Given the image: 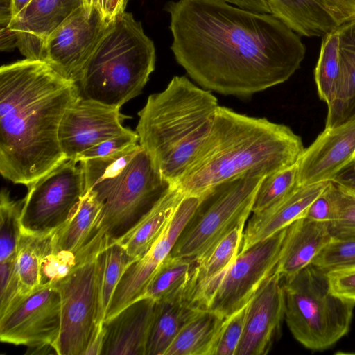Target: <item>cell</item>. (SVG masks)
<instances>
[{"instance_id":"20","label":"cell","mask_w":355,"mask_h":355,"mask_svg":"<svg viewBox=\"0 0 355 355\" xmlns=\"http://www.w3.org/2000/svg\"><path fill=\"white\" fill-rule=\"evenodd\" d=\"M157 302L142 297L103 323L101 355H145Z\"/></svg>"},{"instance_id":"40","label":"cell","mask_w":355,"mask_h":355,"mask_svg":"<svg viewBox=\"0 0 355 355\" xmlns=\"http://www.w3.org/2000/svg\"><path fill=\"white\" fill-rule=\"evenodd\" d=\"M248 304L225 320L212 355H235L244 328Z\"/></svg>"},{"instance_id":"46","label":"cell","mask_w":355,"mask_h":355,"mask_svg":"<svg viewBox=\"0 0 355 355\" xmlns=\"http://www.w3.org/2000/svg\"><path fill=\"white\" fill-rule=\"evenodd\" d=\"M331 181L355 195V167L354 163L338 173Z\"/></svg>"},{"instance_id":"19","label":"cell","mask_w":355,"mask_h":355,"mask_svg":"<svg viewBox=\"0 0 355 355\" xmlns=\"http://www.w3.org/2000/svg\"><path fill=\"white\" fill-rule=\"evenodd\" d=\"M329 182L309 185L298 184L273 205L259 212L252 213L243 231L240 252L304 217L309 207Z\"/></svg>"},{"instance_id":"48","label":"cell","mask_w":355,"mask_h":355,"mask_svg":"<svg viewBox=\"0 0 355 355\" xmlns=\"http://www.w3.org/2000/svg\"><path fill=\"white\" fill-rule=\"evenodd\" d=\"M103 323L98 327L83 355H101L105 334Z\"/></svg>"},{"instance_id":"47","label":"cell","mask_w":355,"mask_h":355,"mask_svg":"<svg viewBox=\"0 0 355 355\" xmlns=\"http://www.w3.org/2000/svg\"><path fill=\"white\" fill-rule=\"evenodd\" d=\"M241 8L261 13H270L268 0H224Z\"/></svg>"},{"instance_id":"17","label":"cell","mask_w":355,"mask_h":355,"mask_svg":"<svg viewBox=\"0 0 355 355\" xmlns=\"http://www.w3.org/2000/svg\"><path fill=\"white\" fill-rule=\"evenodd\" d=\"M355 161V119L324 128L297 162L298 184L331 181Z\"/></svg>"},{"instance_id":"2","label":"cell","mask_w":355,"mask_h":355,"mask_svg":"<svg viewBox=\"0 0 355 355\" xmlns=\"http://www.w3.org/2000/svg\"><path fill=\"white\" fill-rule=\"evenodd\" d=\"M77 83L46 62L25 58L0 68V173L28 186L67 159L59 141Z\"/></svg>"},{"instance_id":"38","label":"cell","mask_w":355,"mask_h":355,"mask_svg":"<svg viewBox=\"0 0 355 355\" xmlns=\"http://www.w3.org/2000/svg\"><path fill=\"white\" fill-rule=\"evenodd\" d=\"M26 296L21 290L16 272L15 255L0 262V318L10 313Z\"/></svg>"},{"instance_id":"9","label":"cell","mask_w":355,"mask_h":355,"mask_svg":"<svg viewBox=\"0 0 355 355\" xmlns=\"http://www.w3.org/2000/svg\"><path fill=\"white\" fill-rule=\"evenodd\" d=\"M27 187L21 227L36 233L53 232L68 219L85 193L80 162L67 159Z\"/></svg>"},{"instance_id":"32","label":"cell","mask_w":355,"mask_h":355,"mask_svg":"<svg viewBox=\"0 0 355 355\" xmlns=\"http://www.w3.org/2000/svg\"><path fill=\"white\" fill-rule=\"evenodd\" d=\"M196 263L169 255L159 266L149 281L143 297L156 302L182 298Z\"/></svg>"},{"instance_id":"22","label":"cell","mask_w":355,"mask_h":355,"mask_svg":"<svg viewBox=\"0 0 355 355\" xmlns=\"http://www.w3.org/2000/svg\"><path fill=\"white\" fill-rule=\"evenodd\" d=\"M329 224L300 218L287 227L275 268L282 278L295 275L308 266L331 242Z\"/></svg>"},{"instance_id":"26","label":"cell","mask_w":355,"mask_h":355,"mask_svg":"<svg viewBox=\"0 0 355 355\" xmlns=\"http://www.w3.org/2000/svg\"><path fill=\"white\" fill-rule=\"evenodd\" d=\"M102 207L93 192H85L68 219L53 232L51 250L76 251L91 241L101 230Z\"/></svg>"},{"instance_id":"42","label":"cell","mask_w":355,"mask_h":355,"mask_svg":"<svg viewBox=\"0 0 355 355\" xmlns=\"http://www.w3.org/2000/svg\"><path fill=\"white\" fill-rule=\"evenodd\" d=\"M137 144H139V136L135 130L130 129L123 135L103 141L85 150L76 157V160L80 162L83 159L109 155Z\"/></svg>"},{"instance_id":"12","label":"cell","mask_w":355,"mask_h":355,"mask_svg":"<svg viewBox=\"0 0 355 355\" xmlns=\"http://www.w3.org/2000/svg\"><path fill=\"white\" fill-rule=\"evenodd\" d=\"M60 325V295L52 286H41L0 318V340L26 346L28 354H49L55 352Z\"/></svg>"},{"instance_id":"14","label":"cell","mask_w":355,"mask_h":355,"mask_svg":"<svg viewBox=\"0 0 355 355\" xmlns=\"http://www.w3.org/2000/svg\"><path fill=\"white\" fill-rule=\"evenodd\" d=\"M200 199L199 196L184 195L157 240L146 254L125 270L114 293L105 321L144 297L149 281L171 254Z\"/></svg>"},{"instance_id":"37","label":"cell","mask_w":355,"mask_h":355,"mask_svg":"<svg viewBox=\"0 0 355 355\" xmlns=\"http://www.w3.org/2000/svg\"><path fill=\"white\" fill-rule=\"evenodd\" d=\"M312 265L324 272L355 266V237L333 238L315 257Z\"/></svg>"},{"instance_id":"43","label":"cell","mask_w":355,"mask_h":355,"mask_svg":"<svg viewBox=\"0 0 355 355\" xmlns=\"http://www.w3.org/2000/svg\"><path fill=\"white\" fill-rule=\"evenodd\" d=\"M326 275L334 295L355 303V266L331 270Z\"/></svg>"},{"instance_id":"44","label":"cell","mask_w":355,"mask_h":355,"mask_svg":"<svg viewBox=\"0 0 355 355\" xmlns=\"http://www.w3.org/2000/svg\"><path fill=\"white\" fill-rule=\"evenodd\" d=\"M340 25L355 20V0H322Z\"/></svg>"},{"instance_id":"23","label":"cell","mask_w":355,"mask_h":355,"mask_svg":"<svg viewBox=\"0 0 355 355\" xmlns=\"http://www.w3.org/2000/svg\"><path fill=\"white\" fill-rule=\"evenodd\" d=\"M341 74L332 101L327 105L325 128L355 119V20L338 28Z\"/></svg>"},{"instance_id":"1","label":"cell","mask_w":355,"mask_h":355,"mask_svg":"<svg viewBox=\"0 0 355 355\" xmlns=\"http://www.w3.org/2000/svg\"><path fill=\"white\" fill-rule=\"evenodd\" d=\"M164 9L175 60L211 92L250 97L286 81L304 58L300 35L270 13L224 0L170 1Z\"/></svg>"},{"instance_id":"6","label":"cell","mask_w":355,"mask_h":355,"mask_svg":"<svg viewBox=\"0 0 355 355\" xmlns=\"http://www.w3.org/2000/svg\"><path fill=\"white\" fill-rule=\"evenodd\" d=\"M282 285L284 320L304 347L323 351L347 334L355 303L330 291L326 272L311 264L282 278Z\"/></svg>"},{"instance_id":"16","label":"cell","mask_w":355,"mask_h":355,"mask_svg":"<svg viewBox=\"0 0 355 355\" xmlns=\"http://www.w3.org/2000/svg\"><path fill=\"white\" fill-rule=\"evenodd\" d=\"M284 319L282 277L275 270L248 302L235 355H265L279 338Z\"/></svg>"},{"instance_id":"3","label":"cell","mask_w":355,"mask_h":355,"mask_svg":"<svg viewBox=\"0 0 355 355\" xmlns=\"http://www.w3.org/2000/svg\"><path fill=\"white\" fill-rule=\"evenodd\" d=\"M304 150L289 127L219 105L207 139L178 187L184 195L201 196L223 182L295 164Z\"/></svg>"},{"instance_id":"24","label":"cell","mask_w":355,"mask_h":355,"mask_svg":"<svg viewBox=\"0 0 355 355\" xmlns=\"http://www.w3.org/2000/svg\"><path fill=\"white\" fill-rule=\"evenodd\" d=\"M184 196L178 186L172 185L146 214L114 242L130 257L139 259L159 237Z\"/></svg>"},{"instance_id":"50","label":"cell","mask_w":355,"mask_h":355,"mask_svg":"<svg viewBox=\"0 0 355 355\" xmlns=\"http://www.w3.org/2000/svg\"><path fill=\"white\" fill-rule=\"evenodd\" d=\"M0 23L1 27H6L12 19L11 0H1Z\"/></svg>"},{"instance_id":"51","label":"cell","mask_w":355,"mask_h":355,"mask_svg":"<svg viewBox=\"0 0 355 355\" xmlns=\"http://www.w3.org/2000/svg\"><path fill=\"white\" fill-rule=\"evenodd\" d=\"M30 1L31 0H11L12 19L15 17Z\"/></svg>"},{"instance_id":"36","label":"cell","mask_w":355,"mask_h":355,"mask_svg":"<svg viewBox=\"0 0 355 355\" xmlns=\"http://www.w3.org/2000/svg\"><path fill=\"white\" fill-rule=\"evenodd\" d=\"M297 185V163L265 176L257 190L252 213L273 205Z\"/></svg>"},{"instance_id":"25","label":"cell","mask_w":355,"mask_h":355,"mask_svg":"<svg viewBox=\"0 0 355 355\" xmlns=\"http://www.w3.org/2000/svg\"><path fill=\"white\" fill-rule=\"evenodd\" d=\"M270 14L301 36L323 37L340 25L322 0H268Z\"/></svg>"},{"instance_id":"49","label":"cell","mask_w":355,"mask_h":355,"mask_svg":"<svg viewBox=\"0 0 355 355\" xmlns=\"http://www.w3.org/2000/svg\"><path fill=\"white\" fill-rule=\"evenodd\" d=\"M0 49L2 51H12L17 47V38L15 33L8 27H1Z\"/></svg>"},{"instance_id":"21","label":"cell","mask_w":355,"mask_h":355,"mask_svg":"<svg viewBox=\"0 0 355 355\" xmlns=\"http://www.w3.org/2000/svg\"><path fill=\"white\" fill-rule=\"evenodd\" d=\"M245 225L236 226L205 259L195 264L183 295L187 304L205 309L220 277L241 251Z\"/></svg>"},{"instance_id":"53","label":"cell","mask_w":355,"mask_h":355,"mask_svg":"<svg viewBox=\"0 0 355 355\" xmlns=\"http://www.w3.org/2000/svg\"><path fill=\"white\" fill-rule=\"evenodd\" d=\"M354 167H355V161H354Z\"/></svg>"},{"instance_id":"35","label":"cell","mask_w":355,"mask_h":355,"mask_svg":"<svg viewBox=\"0 0 355 355\" xmlns=\"http://www.w3.org/2000/svg\"><path fill=\"white\" fill-rule=\"evenodd\" d=\"M23 203V199H12L9 191L2 188L0 194V262L12 258L15 254Z\"/></svg>"},{"instance_id":"30","label":"cell","mask_w":355,"mask_h":355,"mask_svg":"<svg viewBox=\"0 0 355 355\" xmlns=\"http://www.w3.org/2000/svg\"><path fill=\"white\" fill-rule=\"evenodd\" d=\"M112 241L106 231L101 228L96 235L76 251L50 250L41 268V286H51L76 269L96 259Z\"/></svg>"},{"instance_id":"10","label":"cell","mask_w":355,"mask_h":355,"mask_svg":"<svg viewBox=\"0 0 355 355\" xmlns=\"http://www.w3.org/2000/svg\"><path fill=\"white\" fill-rule=\"evenodd\" d=\"M98 258L51 285L61 303L60 332L54 347L58 355H83L101 324L97 322Z\"/></svg>"},{"instance_id":"33","label":"cell","mask_w":355,"mask_h":355,"mask_svg":"<svg viewBox=\"0 0 355 355\" xmlns=\"http://www.w3.org/2000/svg\"><path fill=\"white\" fill-rule=\"evenodd\" d=\"M97 322H104L116 288L128 266L136 259L116 243L98 256Z\"/></svg>"},{"instance_id":"13","label":"cell","mask_w":355,"mask_h":355,"mask_svg":"<svg viewBox=\"0 0 355 355\" xmlns=\"http://www.w3.org/2000/svg\"><path fill=\"white\" fill-rule=\"evenodd\" d=\"M110 25L103 21L97 9L89 16L80 7L46 38L41 60L66 79L78 84Z\"/></svg>"},{"instance_id":"4","label":"cell","mask_w":355,"mask_h":355,"mask_svg":"<svg viewBox=\"0 0 355 355\" xmlns=\"http://www.w3.org/2000/svg\"><path fill=\"white\" fill-rule=\"evenodd\" d=\"M218 107L211 91L176 76L138 112L139 143L171 185L178 186L195 159Z\"/></svg>"},{"instance_id":"34","label":"cell","mask_w":355,"mask_h":355,"mask_svg":"<svg viewBox=\"0 0 355 355\" xmlns=\"http://www.w3.org/2000/svg\"><path fill=\"white\" fill-rule=\"evenodd\" d=\"M341 74L338 28L322 37L318 60L314 70L318 94L329 105L333 100Z\"/></svg>"},{"instance_id":"15","label":"cell","mask_w":355,"mask_h":355,"mask_svg":"<svg viewBox=\"0 0 355 355\" xmlns=\"http://www.w3.org/2000/svg\"><path fill=\"white\" fill-rule=\"evenodd\" d=\"M129 118L120 108L80 96L66 110L59 129V141L67 159H75L85 150L130 129L123 125Z\"/></svg>"},{"instance_id":"7","label":"cell","mask_w":355,"mask_h":355,"mask_svg":"<svg viewBox=\"0 0 355 355\" xmlns=\"http://www.w3.org/2000/svg\"><path fill=\"white\" fill-rule=\"evenodd\" d=\"M264 177L245 175L207 191L169 255L187 258L196 263L205 259L233 229L246 223Z\"/></svg>"},{"instance_id":"41","label":"cell","mask_w":355,"mask_h":355,"mask_svg":"<svg viewBox=\"0 0 355 355\" xmlns=\"http://www.w3.org/2000/svg\"><path fill=\"white\" fill-rule=\"evenodd\" d=\"M337 215L336 186L334 182L330 181L324 191L309 207L304 217L330 225L336 220Z\"/></svg>"},{"instance_id":"8","label":"cell","mask_w":355,"mask_h":355,"mask_svg":"<svg viewBox=\"0 0 355 355\" xmlns=\"http://www.w3.org/2000/svg\"><path fill=\"white\" fill-rule=\"evenodd\" d=\"M171 186L141 146L105 198L99 228L106 231L113 243L146 214Z\"/></svg>"},{"instance_id":"29","label":"cell","mask_w":355,"mask_h":355,"mask_svg":"<svg viewBox=\"0 0 355 355\" xmlns=\"http://www.w3.org/2000/svg\"><path fill=\"white\" fill-rule=\"evenodd\" d=\"M53 232L36 233L20 228L15 260L20 286L26 295L41 286L42 265L51 249Z\"/></svg>"},{"instance_id":"27","label":"cell","mask_w":355,"mask_h":355,"mask_svg":"<svg viewBox=\"0 0 355 355\" xmlns=\"http://www.w3.org/2000/svg\"><path fill=\"white\" fill-rule=\"evenodd\" d=\"M205 309H197L182 327L164 355H212L225 320Z\"/></svg>"},{"instance_id":"31","label":"cell","mask_w":355,"mask_h":355,"mask_svg":"<svg viewBox=\"0 0 355 355\" xmlns=\"http://www.w3.org/2000/svg\"><path fill=\"white\" fill-rule=\"evenodd\" d=\"M196 309L182 298L157 302L145 355H164L183 324Z\"/></svg>"},{"instance_id":"45","label":"cell","mask_w":355,"mask_h":355,"mask_svg":"<svg viewBox=\"0 0 355 355\" xmlns=\"http://www.w3.org/2000/svg\"><path fill=\"white\" fill-rule=\"evenodd\" d=\"M128 0H98L97 10L103 21L110 25L125 11Z\"/></svg>"},{"instance_id":"28","label":"cell","mask_w":355,"mask_h":355,"mask_svg":"<svg viewBox=\"0 0 355 355\" xmlns=\"http://www.w3.org/2000/svg\"><path fill=\"white\" fill-rule=\"evenodd\" d=\"M140 147L139 143L109 155L80 161L85 192H93L103 203Z\"/></svg>"},{"instance_id":"18","label":"cell","mask_w":355,"mask_h":355,"mask_svg":"<svg viewBox=\"0 0 355 355\" xmlns=\"http://www.w3.org/2000/svg\"><path fill=\"white\" fill-rule=\"evenodd\" d=\"M82 6L83 0H31L7 27L15 33L26 58L41 60L49 35Z\"/></svg>"},{"instance_id":"5","label":"cell","mask_w":355,"mask_h":355,"mask_svg":"<svg viewBox=\"0 0 355 355\" xmlns=\"http://www.w3.org/2000/svg\"><path fill=\"white\" fill-rule=\"evenodd\" d=\"M155 62L153 41L125 12L110 25L87 62L78 83L80 94L121 108L141 94Z\"/></svg>"},{"instance_id":"11","label":"cell","mask_w":355,"mask_h":355,"mask_svg":"<svg viewBox=\"0 0 355 355\" xmlns=\"http://www.w3.org/2000/svg\"><path fill=\"white\" fill-rule=\"evenodd\" d=\"M287 227L240 252L220 277L205 309L228 318L246 305L275 271Z\"/></svg>"},{"instance_id":"39","label":"cell","mask_w":355,"mask_h":355,"mask_svg":"<svg viewBox=\"0 0 355 355\" xmlns=\"http://www.w3.org/2000/svg\"><path fill=\"white\" fill-rule=\"evenodd\" d=\"M335 184L338 215L336 220L329 225L331 235L333 238L355 237V195Z\"/></svg>"},{"instance_id":"52","label":"cell","mask_w":355,"mask_h":355,"mask_svg":"<svg viewBox=\"0 0 355 355\" xmlns=\"http://www.w3.org/2000/svg\"><path fill=\"white\" fill-rule=\"evenodd\" d=\"M98 0H83V7L87 14L90 16L97 9Z\"/></svg>"}]
</instances>
